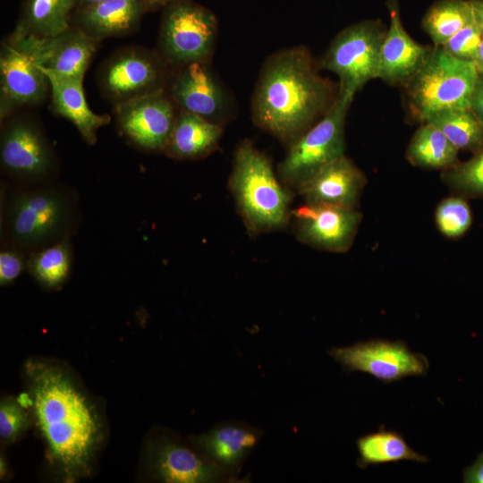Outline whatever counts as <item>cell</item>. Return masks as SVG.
<instances>
[{
    "mask_svg": "<svg viewBox=\"0 0 483 483\" xmlns=\"http://www.w3.org/2000/svg\"><path fill=\"white\" fill-rule=\"evenodd\" d=\"M29 394L47 454L66 481L89 472L101 436L98 417L86 396L61 368L26 364Z\"/></svg>",
    "mask_w": 483,
    "mask_h": 483,
    "instance_id": "obj_1",
    "label": "cell"
},
{
    "mask_svg": "<svg viewBox=\"0 0 483 483\" xmlns=\"http://www.w3.org/2000/svg\"><path fill=\"white\" fill-rule=\"evenodd\" d=\"M336 95L307 47L282 49L262 66L251 100L252 119L288 147L326 114Z\"/></svg>",
    "mask_w": 483,
    "mask_h": 483,
    "instance_id": "obj_2",
    "label": "cell"
},
{
    "mask_svg": "<svg viewBox=\"0 0 483 483\" xmlns=\"http://www.w3.org/2000/svg\"><path fill=\"white\" fill-rule=\"evenodd\" d=\"M82 222L77 191L57 181L19 185L2 179L0 185L1 248L30 255L72 238Z\"/></svg>",
    "mask_w": 483,
    "mask_h": 483,
    "instance_id": "obj_3",
    "label": "cell"
},
{
    "mask_svg": "<svg viewBox=\"0 0 483 483\" xmlns=\"http://www.w3.org/2000/svg\"><path fill=\"white\" fill-rule=\"evenodd\" d=\"M228 189L250 236L283 231L291 224L295 192L283 184L268 157L250 140L234 150Z\"/></svg>",
    "mask_w": 483,
    "mask_h": 483,
    "instance_id": "obj_4",
    "label": "cell"
},
{
    "mask_svg": "<svg viewBox=\"0 0 483 483\" xmlns=\"http://www.w3.org/2000/svg\"><path fill=\"white\" fill-rule=\"evenodd\" d=\"M479 75L474 62L458 59L441 47H433L424 64L403 83L413 119L423 123L445 111L470 109Z\"/></svg>",
    "mask_w": 483,
    "mask_h": 483,
    "instance_id": "obj_5",
    "label": "cell"
},
{
    "mask_svg": "<svg viewBox=\"0 0 483 483\" xmlns=\"http://www.w3.org/2000/svg\"><path fill=\"white\" fill-rule=\"evenodd\" d=\"M1 124L3 179L26 186L58 180V158L38 121L30 115L14 113Z\"/></svg>",
    "mask_w": 483,
    "mask_h": 483,
    "instance_id": "obj_6",
    "label": "cell"
},
{
    "mask_svg": "<svg viewBox=\"0 0 483 483\" xmlns=\"http://www.w3.org/2000/svg\"><path fill=\"white\" fill-rule=\"evenodd\" d=\"M352 100L337 91L326 114L287 147L277 168L284 186L296 193L320 169L345 155V120Z\"/></svg>",
    "mask_w": 483,
    "mask_h": 483,
    "instance_id": "obj_7",
    "label": "cell"
},
{
    "mask_svg": "<svg viewBox=\"0 0 483 483\" xmlns=\"http://www.w3.org/2000/svg\"><path fill=\"white\" fill-rule=\"evenodd\" d=\"M157 53L169 65L209 62L216 47L213 13L191 0H171L165 7Z\"/></svg>",
    "mask_w": 483,
    "mask_h": 483,
    "instance_id": "obj_8",
    "label": "cell"
},
{
    "mask_svg": "<svg viewBox=\"0 0 483 483\" xmlns=\"http://www.w3.org/2000/svg\"><path fill=\"white\" fill-rule=\"evenodd\" d=\"M386 31L379 20H366L346 27L331 41L320 67L336 74L339 93L354 98L369 80L377 78Z\"/></svg>",
    "mask_w": 483,
    "mask_h": 483,
    "instance_id": "obj_9",
    "label": "cell"
},
{
    "mask_svg": "<svg viewBox=\"0 0 483 483\" xmlns=\"http://www.w3.org/2000/svg\"><path fill=\"white\" fill-rule=\"evenodd\" d=\"M50 91L31 39L15 30L3 40L0 51L1 122L25 106L41 104Z\"/></svg>",
    "mask_w": 483,
    "mask_h": 483,
    "instance_id": "obj_10",
    "label": "cell"
},
{
    "mask_svg": "<svg viewBox=\"0 0 483 483\" xmlns=\"http://www.w3.org/2000/svg\"><path fill=\"white\" fill-rule=\"evenodd\" d=\"M170 69L156 51L122 48L103 63L97 84L103 96L115 106L165 90Z\"/></svg>",
    "mask_w": 483,
    "mask_h": 483,
    "instance_id": "obj_11",
    "label": "cell"
},
{
    "mask_svg": "<svg viewBox=\"0 0 483 483\" xmlns=\"http://www.w3.org/2000/svg\"><path fill=\"white\" fill-rule=\"evenodd\" d=\"M327 353L345 372H363L384 383L425 376L429 369L427 357L412 352L402 341L371 339L351 346L334 347Z\"/></svg>",
    "mask_w": 483,
    "mask_h": 483,
    "instance_id": "obj_12",
    "label": "cell"
},
{
    "mask_svg": "<svg viewBox=\"0 0 483 483\" xmlns=\"http://www.w3.org/2000/svg\"><path fill=\"white\" fill-rule=\"evenodd\" d=\"M165 92L178 110L212 123L224 126L232 116L233 98L209 62L172 67Z\"/></svg>",
    "mask_w": 483,
    "mask_h": 483,
    "instance_id": "obj_13",
    "label": "cell"
},
{
    "mask_svg": "<svg viewBox=\"0 0 483 483\" xmlns=\"http://www.w3.org/2000/svg\"><path fill=\"white\" fill-rule=\"evenodd\" d=\"M178 109L165 90L114 106L117 127L136 148L164 153Z\"/></svg>",
    "mask_w": 483,
    "mask_h": 483,
    "instance_id": "obj_14",
    "label": "cell"
},
{
    "mask_svg": "<svg viewBox=\"0 0 483 483\" xmlns=\"http://www.w3.org/2000/svg\"><path fill=\"white\" fill-rule=\"evenodd\" d=\"M361 220L358 208L303 203L292 208L291 222L300 242L319 250L344 253L352 248Z\"/></svg>",
    "mask_w": 483,
    "mask_h": 483,
    "instance_id": "obj_15",
    "label": "cell"
},
{
    "mask_svg": "<svg viewBox=\"0 0 483 483\" xmlns=\"http://www.w3.org/2000/svg\"><path fill=\"white\" fill-rule=\"evenodd\" d=\"M263 431L241 421L223 422L191 436L193 447L215 465L229 482L240 481L242 465L259 442Z\"/></svg>",
    "mask_w": 483,
    "mask_h": 483,
    "instance_id": "obj_16",
    "label": "cell"
},
{
    "mask_svg": "<svg viewBox=\"0 0 483 483\" xmlns=\"http://www.w3.org/2000/svg\"><path fill=\"white\" fill-rule=\"evenodd\" d=\"M366 184L364 173L343 155L316 173L296 193L307 204L358 208Z\"/></svg>",
    "mask_w": 483,
    "mask_h": 483,
    "instance_id": "obj_17",
    "label": "cell"
},
{
    "mask_svg": "<svg viewBox=\"0 0 483 483\" xmlns=\"http://www.w3.org/2000/svg\"><path fill=\"white\" fill-rule=\"evenodd\" d=\"M390 14L379 54L377 79L388 83H404L424 64L433 47L415 41L405 30L397 0H387Z\"/></svg>",
    "mask_w": 483,
    "mask_h": 483,
    "instance_id": "obj_18",
    "label": "cell"
},
{
    "mask_svg": "<svg viewBox=\"0 0 483 483\" xmlns=\"http://www.w3.org/2000/svg\"><path fill=\"white\" fill-rule=\"evenodd\" d=\"M151 470L163 482H229L198 450L171 436H164L156 444Z\"/></svg>",
    "mask_w": 483,
    "mask_h": 483,
    "instance_id": "obj_19",
    "label": "cell"
},
{
    "mask_svg": "<svg viewBox=\"0 0 483 483\" xmlns=\"http://www.w3.org/2000/svg\"><path fill=\"white\" fill-rule=\"evenodd\" d=\"M29 38L44 71L81 79L100 43L73 24L52 38Z\"/></svg>",
    "mask_w": 483,
    "mask_h": 483,
    "instance_id": "obj_20",
    "label": "cell"
},
{
    "mask_svg": "<svg viewBox=\"0 0 483 483\" xmlns=\"http://www.w3.org/2000/svg\"><path fill=\"white\" fill-rule=\"evenodd\" d=\"M50 84L51 106L58 115L69 120L89 145L97 140V131L110 122L108 114H97L89 107L83 90V79L46 72Z\"/></svg>",
    "mask_w": 483,
    "mask_h": 483,
    "instance_id": "obj_21",
    "label": "cell"
},
{
    "mask_svg": "<svg viewBox=\"0 0 483 483\" xmlns=\"http://www.w3.org/2000/svg\"><path fill=\"white\" fill-rule=\"evenodd\" d=\"M145 11L143 0H104L74 12L72 24L101 41L134 31Z\"/></svg>",
    "mask_w": 483,
    "mask_h": 483,
    "instance_id": "obj_22",
    "label": "cell"
},
{
    "mask_svg": "<svg viewBox=\"0 0 483 483\" xmlns=\"http://www.w3.org/2000/svg\"><path fill=\"white\" fill-rule=\"evenodd\" d=\"M224 126L197 114L178 110L164 153L175 160H199L215 152Z\"/></svg>",
    "mask_w": 483,
    "mask_h": 483,
    "instance_id": "obj_23",
    "label": "cell"
},
{
    "mask_svg": "<svg viewBox=\"0 0 483 483\" xmlns=\"http://www.w3.org/2000/svg\"><path fill=\"white\" fill-rule=\"evenodd\" d=\"M77 0H26L15 31L43 39L55 37L72 25Z\"/></svg>",
    "mask_w": 483,
    "mask_h": 483,
    "instance_id": "obj_24",
    "label": "cell"
},
{
    "mask_svg": "<svg viewBox=\"0 0 483 483\" xmlns=\"http://www.w3.org/2000/svg\"><path fill=\"white\" fill-rule=\"evenodd\" d=\"M356 445V464L360 469L402 461L421 463L429 461L427 456L413 450L402 434L384 428L359 437Z\"/></svg>",
    "mask_w": 483,
    "mask_h": 483,
    "instance_id": "obj_25",
    "label": "cell"
},
{
    "mask_svg": "<svg viewBox=\"0 0 483 483\" xmlns=\"http://www.w3.org/2000/svg\"><path fill=\"white\" fill-rule=\"evenodd\" d=\"M459 150L434 124L423 123L411 137L406 158L414 166L445 171L458 164Z\"/></svg>",
    "mask_w": 483,
    "mask_h": 483,
    "instance_id": "obj_26",
    "label": "cell"
},
{
    "mask_svg": "<svg viewBox=\"0 0 483 483\" xmlns=\"http://www.w3.org/2000/svg\"><path fill=\"white\" fill-rule=\"evenodd\" d=\"M473 21L470 0H439L424 14L421 27L434 47H443L450 38Z\"/></svg>",
    "mask_w": 483,
    "mask_h": 483,
    "instance_id": "obj_27",
    "label": "cell"
},
{
    "mask_svg": "<svg viewBox=\"0 0 483 483\" xmlns=\"http://www.w3.org/2000/svg\"><path fill=\"white\" fill-rule=\"evenodd\" d=\"M71 242L65 240L29 255L26 270L40 285L57 289L66 282L72 265Z\"/></svg>",
    "mask_w": 483,
    "mask_h": 483,
    "instance_id": "obj_28",
    "label": "cell"
},
{
    "mask_svg": "<svg viewBox=\"0 0 483 483\" xmlns=\"http://www.w3.org/2000/svg\"><path fill=\"white\" fill-rule=\"evenodd\" d=\"M426 123L436 126L459 151L473 154L483 148V123L470 109L445 111Z\"/></svg>",
    "mask_w": 483,
    "mask_h": 483,
    "instance_id": "obj_29",
    "label": "cell"
},
{
    "mask_svg": "<svg viewBox=\"0 0 483 483\" xmlns=\"http://www.w3.org/2000/svg\"><path fill=\"white\" fill-rule=\"evenodd\" d=\"M444 183L454 195L467 198L483 197V148L464 162L442 172Z\"/></svg>",
    "mask_w": 483,
    "mask_h": 483,
    "instance_id": "obj_30",
    "label": "cell"
},
{
    "mask_svg": "<svg viewBox=\"0 0 483 483\" xmlns=\"http://www.w3.org/2000/svg\"><path fill=\"white\" fill-rule=\"evenodd\" d=\"M435 219L442 234L456 239L470 229L472 213L465 198L453 195L445 198L437 205Z\"/></svg>",
    "mask_w": 483,
    "mask_h": 483,
    "instance_id": "obj_31",
    "label": "cell"
},
{
    "mask_svg": "<svg viewBox=\"0 0 483 483\" xmlns=\"http://www.w3.org/2000/svg\"><path fill=\"white\" fill-rule=\"evenodd\" d=\"M482 35L483 30L473 21L455 33L441 47L453 57L475 62Z\"/></svg>",
    "mask_w": 483,
    "mask_h": 483,
    "instance_id": "obj_32",
    "label": "cell"
},
{
    "mask_svg": "<svg viewBox=\"0 0 483 483\" xmlns=\"http://www.w3.org/2000/svg\"><path fill=\"white\" fill-rule=\"evenodd\" d=\"M29 416L19 401L4 399L0 404V436L6 442L15 440L29 426Z\"/></svg>",
    "mask_w": 483,
    "mask_h": 483,
    "instance_id": "obj_33",
    "label": "cell"
},
{
    "mask_svg": "<svg viewBox=\"0 0 483 483\" xmlns=\"http://www.w3.org/2000/svg\"><path fill=\"white\" fill-rule=\"evenodd\" d=\"M28 257L23 251L4 247L0 250V284L5 286L13 284L14 280L27 269Z\"/></svg>",
    "mask_w": 483,
    "mask_h": 483,
    "instance_id": "obj_34",
    "label": "cell"
},
{
    "mask_svg": "<svg viewBox=\"0 0 483 483\" xmlns=\"http://www.w3.org/2000/svg\"><path fill=\"white\" fill-rule=\"evenodd\" d=\"M462 481L465 483H483V452L473 463L463 470Z\"/></svg>",
    "mask_w": 483,
    "mask_h": 483,
    "instance_id": "obj_35",
    "label": "cell"
},
{
    "mask_svg": "<svg viewBox=\"0 0 483 483\" xmlns=\"http://www.w3.org/2000/svg\"><path fill=\"white\" fill-rule=\"evenodd\" d=\"M470 110L483 123V73H479L471 100Z\"/></svg>",
    "mask_w": 483,
    "mask_h": 483,
    "instance_id": "obj_36",
    "label": "cell"
},
{
    "mask_svg": "<svg viewBox=\"0 0 483 483\" xmlns=\"http://www.w3.org/2000/svg\"><path fill=\"white\" fill-rule=\"evenodd\" d=\"M475 22L483 30V0H470Z\"/></svg>",
    "mask_w": 483,
    "mask_h": 483,
    "instance_id": "obj_37",
    "label": "cell"
},
{
    "mask_svg": "<svg viewBox=\"0 0 483 483\" xmlns=\"http://www.w3.org/2000/svg\"><path fill=\"white\" fill-rule=\"evenodd\" d=\"M146 11H153L165 7L171 0H143Z\"/></svg>",
    "mask_w": 483,
    "mask_h": 483,
    "instance_id": "obj_38",
    "label": "cell"
},
{
    "mask_svg": "<svg viewBox=\"0 0 483 483\" xmlns=\"http://www.w3.org/2000/svg\"><path fill=\"white\" fill-rule=\"evenodd\" d=\"M104 0H77L74 12L93 6Z\"/></svg>",
    "mask_w": 483,
    "mask_h": 483,
    "instance_id": "obj_39",
    "label": "cell"
},
{
    "mask_svg": "<svg viewBox=\"0 0 483 483\" xmlns=\"http://www.w3.org/2000/svg\"><path fill=\"white\" fill-rule=\"evenodd\" d=\"M475 64L479 73H483V35L480 46L479 47L478 55L475 60Z\"/></svg>",
    "mask_w": 483,
    "mask_h": 483,
    "instance_id": "obj_40",
    "label": "cell"
}]
</instances>
